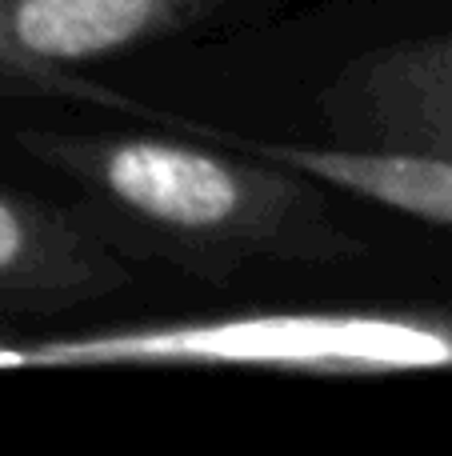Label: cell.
I'll use <instances>...</instances> for the list:
<instances>
[{
	"mask_svg": "<svg viewBox=\"0 0 452 456\" xmlns=\"http://www.w3.org/2000/svg\"><path fill=\"white\" fill-rule=\"evenodd\" d=\"M229 149H245L269 157L296 173L317 176L336 192H349L368 205L405 213L413 221L452 228V160L421 157V152L392 149H357V144H293L264 141V136L221 133Z\"/></svg>",
	"mask_w": 452,
	"mask_h": 456,
	"instance_id": "8992f818",
	"label": "cell"
},
{
	"mask_svg": "<svg viewBox=\"0 0 452 456\" xmlns=\"http://www.w3.org/2000/svg\"><path fill=\"white\" fill-rule=\"evenodd\" d=\"M117 364L277 369L317 377L445 372L452 369V313H248L24 345V369Z\"/></svg>",
	"mask_w": 452,
	"mask_h": 456,
	"instance_id": "7a4b0ae2",
	"label": "cell"
},
{
	"mask_svg": "<svg viewBox=\"0 0 452 456\" xmlns=\"http://www.w3.org/2000/svg\"><path fill=\"white\" fill-rule=\"evenodd\" d=\"M320 112L357 149L452 160V32L357 56L325 88Z\"/></svg>",
	"mask_w": 452,
	"mask_h": 456,
	"instance_id": "277c9868",
	"label": "cell"
},
{
	"mask_svg": "<svg viewBox=\"0 0 452 456\" xmlns=\"http://www.w3.org/2000/svg\"><path fill=\"white\" fill-rule=\"evenodd\" d=\"M12 141L77 189L72 208L120 260L229 284L253 265L336 268L365 256L328 184L256 152L152 133L20 128Z\"/></svg>",
	"mask_w": 452,
	"mask_h": 456,
	"instance_id": "6da1fadb",
	"label": "cell"
},
{
	"mask_svg": "<svg viewBox=\"0 0 452 456\" xmlns=\"http://www.w3.org/2000/svg\"><path fill=\"white\" fill-rule=\"evenodd\" d=\"M237 0H0V96L112 104L93 69L157 45Z\"/></svg>",
	"mask_w": 452,
	"mask_h": 456,
	"instance_id": "3957f363",
	"label": "cell"
},
{
	"mask_svg": "<svg viewBox=\"0 0 452 456\" xmlns=\"http://www.w3.org/2000/svg\"><path fill=\"white\" fill-rule=\"evenodd\" d=\"M125 284V260L77 208L0 184V321L69 313Z\"/></svg>",
	"mask_w": 452,
	"mask_h": 456,
	"instance_id": "5b68a950",
	"label": "cell"
}]
</instances>
